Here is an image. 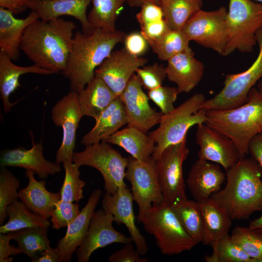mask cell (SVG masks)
<instances>
[{
	"instance_id": "1",
	"label": "cell",
	"mask_w": 262,
	"mask_h": 262,
	"mask_svg": "<svg viewBox=\"0 0 262 262\" xmlns=\"http://www.w3.org/2000/svg\"><path fill=\"white\" fill-rule=\"evenodd\" d=\"M76 26L58 18L37 20L26 29L21 50L33 64L54 73L66 68Z\"/></svg>"
},
{
	"instance_id": "2",
	"label": "cell",
	"mask_w": 262,
	"mask_h": 262,
	"mask_svg": "<svg viewBox=\"0 0 262 262\" xmlns=\"http://www.w3.org/2000/svg\"><path fill=\"white\" fill-rule=\"evenodd\" d=\"M122 31L96 28L86 34L74 33L65 69L62 72L69 80L71 91L79 93L95 77V71L112 52L124 41Z\"/></svg>"
},
{
	"instance_id": "3",
	"label": "cell",
	"mask_w": 262,
	"mask_h": 262,
	"mask_svg": "<svg viewBox=\"0 0 262 262\" xmlns=\"http://www.w3.org/2000/svg\"><path fill=\"white\" fill-rule=\"evenodd\" d=\"M262 169L252 158L244 157L226 171L224 188L211 198L232 219H247L262 211Z\"/></svg>"
},
{
	"instance_id": "4",
	"label": "cell",
	"mask_w": 262,
	"mask_h": 262,
	"mask_svg": "<svg viewBox=\"0 0 262 262\" xmlns=\"http://www.w3.org/2000/svg\"><path fill=\"white\" fill-rule=\"evenodd\" d=\"M206 111L205 124L228 137L235 145L240 157L248 153L251 139L262 131V96L253 87L247 101L228 110Z\"/></svg>"
},
{
	"instance_id": "5",
	"label": "cell",
	"mask_w": 262,
	"mask_h": 262,
	"mask_svg": "<svg viewBox=\"0 0 262 262\" xmlns=\"http://www.w3.org/2000/svg\"><path fill=\"white\" fill-rule=\"evenodd\" d=\"M205 100L203 94L196 93L171 112L163 115L159 127L148 134L156 144L151 155L155 160L166 147L187 137L192 126L205 123L206 111L200 109Z\"/></svg>"
},
{
	"instance_id": "6",
	"label": "cell",
	"mask_w": 262,
	"mask_h": 262,
	"mask_svg": "<svg viewBox=\"0 0 262 262\" xmlns=\"http://www.w3.org/2000/svg\"><path fill=\"white\" fill-rule=\"evenodd\" d=\"M227 24V41L223 55L235 50L251 52L257 44L256 33L262 29V4L252 0H229Z\"/></svg>"
},
{
	"instance_id": "7",
	"label": "cell",
	"mask_w": 262,
	"mask_h": 262,
	"mask_svg": "<svg viewBox=\"0 0 262 262\" xmlns=\"http://www.w3.org/2000/svg\"><path fill=\"white\" fill-rule=\"evenodd\" d=\"M141 222L145 229L154 236L164 255L188 251L197 244L185 230L171 206L165 202L153 205Z\"/></svg>"
},
{
	"instance_id": "8",
	"label": "cell",
	"mask_w": 262,
	"mask_h": 262,
	"mask_svg": "<svg viewBox=\"0 0 262 262\" xmlns=\"http://www.w3.org/2000/svg\"><path fill=\"white\" fill-rule=\"evenodd\" d=\"M259 52L251 66L243 72L225 76L224 86L213 98L206 99L200 109L228 110L245 103L250 90L262 77V29L256 33Z\"/></svg>"
},
{
	"instance_id": "9",
	"label": "cell",
	"mask_w": 262,
	"mask_h": 262,
	"mask_svg": "<svg viewBox=\"0 0 262 262\" xmlns=\"http://www.w3.org/2000/svg\"><path fill=\"white\" fill-rule=\"evenodd\" d=\"M72 160L79 167L87 165L98 170L104 180V189L109 193L127 187L124 179L128 158L104 141L85 146L82 151L74 152Z\"/></svg>"
},
{
	"instance_id": "10",
	"label": "cell",
	"mask_w": 262,
	"mask_h": 262,
	"mask_svg": "<svg viewBox=\"0 0 262 262\" xmlns=\"http://www.w3.org/2000/svg\"><path fill=\"white\" fill-rule=\"evenodd\" d=\"M126 179L131 184L134 200L138 207V219L141 222L153 205L164 202L159 183L156 160L152 156L146 162L129 157Z\"/></svg>"
},
{
	"instance_id": "11",
	"label": "cell",
	"mask_w": 262,
	"mask_h": 262,
	"mask_svg": "<svg viewBox=\"0 0 262 262\" xmlns=\"http://www.w3.org/2000/svg\"><path fill=\"white\" fill-rule=\"evenodd\" d=\"M227 12L224 6L211 11L200 9L186 22L182 30L190 41L223 55L227 41Z\"/></svg>"
},
{
	"instance_id": "12",
	"label": "cell",
	"mask_w": 262,
	"mask_h": 262,
	"mask_svg": "<svg viewBox=\"0 0 262 262\" xmlns=\"http://www.w3.org/2000/svg\"><path fill=\"white\" fill-rule=\"evenodd\" d=\"M189 153L185 137L180 143L166 147L156 160L164 202L170 205L187 198L182 166Z\"/></svg>"
},
{
	"instance_id": "13",
	"label": "cell",
	"mask_w": 262,
	"mask_h": 262,
	"mask_svg": "<svg viewBox=\"0 0 262 262\" xmlns=\"http://www.w3.org/2000/svg\"><path fill=\"white\" fill-rule=\"evenodd\" d=\"M78 95V93L70 90L51 109V117L54 124L63 129L62 143L55 156V162L59 164L66 160L73 161L77 130L83 116Z\"/></svg>"
},
{
	"instance_id": "14",
	"label": "cell",
	"mask_w": 262,
	"mask_h": 262,
	"mask_svg": "<svg viewBox=\"0 0 262 262\" xmlns=\"http://www.w3.org/2000/svg\"><path fill=\"white\" fill-rule=\"evenodd\" d=\"M128 119V126L144 133L159 124L163 114L153 109L149 98L143 90L141 82L134 73L120 95Z\"/></svg>"
},
{
	"instance_id": "15",
	"label": "cell",
	"mask_w": 262,
	"mask_h": 262,
	"mask_svg": "<svg viewBox=\"0 0 262 262\" xmlns=\"http://www.w3.org/2000/svg\"><path fill=\"white\" fill-rule=\"evenodd\" d=\"M147 62V58L131 54L124 48L112 51L96 68L95 75L120 96L136 69L145 66Z\"/></svg>"
},
{
	"instance_id": "16",
	"label": "cell",
	"mask_w": 262,
	"mask_h": 262,
	"mask_svg": "<svg viewBox=\"0 0 262 262\" xmlns=\"http://www.w3.org/2000/svg\"><path fill=\"white\" fill-rule=\"evenodd\" d=\"M113 215L103 209L94 211L86 237L76 251L78 262H88L95 250L111 244L125 245L133 242L131 237L116 230L113 227Z\"/></svg>"
},
{
	"instance_id": "17",
	"label": "cell",
	"mask_w": 262,
	"mask_h": 262,
	"mask_svg": "<svg viewBox=\"0 0 262 262\" xmlns=\"http://www.w3.org/2000/svg\"><path fill=\"white\" fill-rule=\"evenodd\" d=\"M196 141L200 148L198 159L219 164L226 171L241 159L228 137L205 123L197 125Z\"/></svg>"
},
{
	"instance_id": "18",
	"label": "cell",
	"mask_w": 262,
	"mask_h": 262,
	"mask_svg": "<svg viewBox=\"0 0 262 262\" xmlns=\"http://www.w3.org/2000/svg\"><path fill=\"white\" fill-rule=\"evenodd\" d=\"M133 200L132 193L127 187H122L113 194L106 192L103 196L101 205L105 212L113 215L115 222L126 227L137 251L140 255H144L147 253L148 246L145 237L135 224Z\"/></svg>"
},
{
	"instance_id": "19",
	"label": "cell",
	"mask_w": 262,
	"mask_h": 262,
	"mask_svg": "<svg viewBox=\"0 0 262 262\" xmlns=\"http://www.w3.org/2000/svg\"><path fill=\"white\" fill-rule=\"evenodd\" d=\"M32 147L26 149L19 147L13 149L6 148L0 151V166L21 167L26 171H31L41 179L49 175H54L62 171V167L55 162L47 160L43 155L41 141L35 144L31 134Z\"/></svg>"
},
{
	"instance_id": "20",
	"label": "cell",
	"mask_w": 262,
	"mask_h": 262,
	"mask_svg": "<svg viewBox=\"0 0 262 262\" xmlns=\"http://www.w3.org/2000/svg\"><path fill=\"white\" fill-rule=\"evenodd\" d=\"M102 195L100 189L90 194L85 206L68 227L64 237L57 244L62 262H70L73 253L82 244L87 234L91 219Z\"/></svg>"
},
{
	"instance_id": "21",
	"label": "cell",
	"mask_w": 262,
	"mask_h": 262,
	"mask_svg": "<svg viewBox=\"0 0 262 262\" xmlns=\"http://www.w3.org/2000/svg\"><path fill=\"white\" fill-rule=\"evenodd\" d=\"M91 0H29L28 8L35 11L39 19L47 21L69 16L78 20L82 33L89 34L95 28L89 21L86 14Z\"/></svg>"
},
{
	"instance_id": "22",
	"label": "cell",
	"mask_w": 262,
	"mask_h": 262,
	"mask_svg": "<svg viewBox=\"0 0 262 262\" xmlns=\"http://www.w3.org/2000/svg\"><path fill=\"white\" fill-rule=\"evenodd\" d=\"M167 61L166 77L176 84L179 93L190 92L201 81L204 66L195 57L192 50L180 53Z\"/></svg>"
},
{
	"instance_id": "23",
	"label": "cell",
	"mask_w": 262,
	"mask_h": 262,
	"mask_svg": "<svg viewBox=\"0 0 262 262\" xmlns=\"http://www.w3.org/2000/svg\"><path fill=\"white\" fill-rule=\"evenodd\" d=\"M226 180V174L218 164L198 159L189 171L186 183L195 199L200 201L220 191Z\"/></svg>"
},
{
	"instance_id": "24",
	"label": "cell",
	"mask_w": 262,
	"mask_h": 262,
	"mask_svg": "<svg viewBox=\"0 0 262 262\" xmlns=\"http://www.w3.org/2000/svg\"><path fill=\"white\" fill-rule=\"evenodd\" d=\"M10 10L0 7V50L12 61H17L23 35L27 27L39 19L38 13L32 10L25 18H16Z\"/></svg>"
},
{
	"instance_id": "25",
	"label": "cell",
	"mask_w": 262,
	"mask_h": 262,
	"mask_svg": "<svg viewBox=\"0 0 262 262\" xmlns=\"http://www.w3.org/2000/svg\"><path fill=\"white\" fill-rule=\"evenodd\" d=\"M9 56L0 50V96L5 113L11 111L16 103L10 102L11 95L21 86L20 77L27 73L49 75L54 74L51 70L39 67L34 64L28 66L16 65Z\"/></svg>"
},
{
	"instance_id": "26",
	"label": "cell",
	"mask_w": 262,
	"mask_h": 262,
	"mask_svg": "<svg viewBox=\"0 0 262 262\" xmlns=\"http://www.w3.org/2000/svg\"><path fill=\"white\" fill-rule=\"evenodd\" d=\"M34 174L31 171H26L28 183L18 191L19 196L31 211L48 220L56 203L61 199L60 192L49 191L46 187V181L43 180H37Z\"/></svg>"
},
{
	"instance_id": "27",
	"label": "cell",
	"mask_w": 262,
	"mask_h": 262,
	"mask_svg": "<svg viewBox=\"0 0 262 262\" xmlns=\"http://www.w3.org/2000/svg\"><path fill=\"white\" fill-rule=\"evenodd\" d=\"M94 127L82 139L85 146L104 140L121 127L128 124L124 107L120 96L117 97L96 120Z\"/></svg>"
},
{
	"instance_id": "28",
	"label": "cell",
	"mask_w": 262,
	"mask_h": 262,
	"mask_svg": "<svg viewBox=\"0 0 262 262\" xmlns=\"http://www.w3.org/2000/svg\"><path fill=\"white\" fill-rule=\"evenodd\" d=\"M80 107L83 116L95 120L118 97L99 77L95 76L78 93Z\"/></svg>"
},
{
	"instance_id": "29",
	"label": "cell",
	"mask_w": 262,
	"mask_h": 262,
	"mask_svg": "<svg viewBox=\"0 0 262 262\" xmlns=\"http://www.w3.org/2000/svg\"><path fill=\"white\" fill-rule=\"evenodd\" d=\"M196 201L203 220L202 242L205 245H211L228 234L232 219L227 212L211 197Z\"/></svg>"
},
{
	"instance_id": "30",
	"label": "cell",
	"mask_w": 262,
	"mask_h": 262,
	"mask_svg": "<svg viewBox=\"0 0 262 262\" xmlns=\"http://www.w3.org/2000/svg\"><path fill=\"white\" fill-rule=\"evenodd\" d=\"M103 141L123 148L133 158L141 162L149 159L156 145L146 133L128 126L117 131Z\"/></svg>"
},
{
	"instance_id": "31",
	"label": "cell",
	"mask_w": 262,
	"mask_h": 262,
	"mask_svg": "<svg viewBox=\"0 0 262 262\" xmlns=\"http://www.w3.org/2000/svg\"><path fill=\"white\" fill-rule=\"evenodd\" d=\"M8 222L0 227V233L27 228L48 229L51 222L31 211L22 201L17 200L7 207Z\"/></svg>"
},
{
	"instance_id": "32",
	"label": "cell",
	"mask_w": 262,
	"mask_h": 262,
	"mask_svg": "<svg viewBox=\"0 0 262 262\" xmlns=\"http://www.w3.org/2000/svg\"><path fill=\"white\" fill-rule=\"evenodd\" d=\"M170 206L188 235L197 244L202 242L203 220L197 201L187 198L178 200Z\"/></svg>"
},
{
	"instance_id": "33",
	"label": "cell",
	"mask_w": 262,
	"mask_h": 262,
	"mask_svg": "<svg viewBox=\"0 0 262 262\" xmlns=\"http://www.w3.org/2000/svg\"><path fill=\"white\" fill-rule=\"evenodd\" d=\"M48 229L41 227L27 228L8 232L12 239L18 244L17 247L31 260L50 247Z\"/></svg>"
},
{
	"instance_id": "34",
	"label": "cell",
	"mask_w": 262,
	"mask_h": 262,
	"mask_svg": "<svg viewBox=\"0 0 262 262\" xmlns=\"http://www.w3.org/2000/svg\"><path fill=\"white\" fill-rule=\"evenodd\" d=\"M164 19L171 29L182 30L186 22L202 6L196 0H159Z\"/></svg>"
},
{
	"instance_id": "35",
	"label": "cell",
	"mask_w": 262,
	"mask_h": 262,
	"mask_svg": "<svg viewBox=\"0 0 262 262\" xmlns=\"http://www.w3.org/2000/svg\"><path fill=\"white\" fill-rule=\"evenodd\" d=\"M189 42L182 30L171 29L159 38L148 42L153 52L162 61H167L180 53L191 50Z\"/></svg>"
},
{
	"instance_id": "36",
	"label": "cell",
	"mask_w": 262,
	"mask_h": 262,
	"mask_svg": "<svg viewBox=\"0 0 262 262\" xmlns=\"http://www.w3.org/2000/svg\"><path fill=\"white\" fill-rule=\"evenodd\" d=\"M127 0H91L93 7L88 15L95 28L115 31V22Z\"/></svg>"
},
{
	"instance_id": "37",
	"label": "cell",
	"mask_w": 262,
	"mask_h": 262,
	"mask_svg": "<svg viewBox=\"0 0 262 262\" xmlns=\"http://www.w3.org/2000/svg\"><path fill=\"white\" fill-rule=\"evenodd\" d=\"M211 246L213 252L204 256L206 262H255L229 234Z\"/></svg>"
},
{
	"instance_id": "38",
	"label": "cell",
	"mask_w": 262,
	"mask_h": 262,
	"mask_svg": "<svg viewBox=\"0 0 262 262\" xmlns=\"http://www.w3.org/2000/svg\"><path fill=\"white\" fill-rule=\"evenodd\" d=\"M232 239L255 262H262V229L236 227Z\"/></svg>"
},
{
	"instance_id": "39",
	"label": "cell",
	"mask_w": 262,
	"mask_h": 262,
	"mask_svg": "<svg viewBox=\"0 0 262 262\" xmlns=\"http://www.w3.org/2000/svg\"><path fill=\"white\" fill-rule=\"evenodd\" d=\"M65 178L60 191L61 199L68 202H78L83 197V188L85 182L80 178L78 167L73 161L66 160L63 163Z\"/></svg>"
},
{
	"instance_id": "40",
	"label": "cell",
	"mask_w": 262,
	"mask_h": 262,
	"mask_svg": "<svg viewBox=\"0 0 262 262\" xmlns=\"http://www.w3.org/2000/svg\"><path fill=\"white\" fill-rule=\"evenodd\" d=\"M20 182L6 167L0 169V224L7 217V207L19 198L17 189Z\"/></svg>"
},
{
	"instance_id": "41",
	"label": "cell",
	"mask_w": 262,
	"mask_h": 262,
	"mask_svg": "<svg viewBox=\"0 0 262 262\" xmlns=\"http://www.w3.org/2000/svg\"><path fill=\"white\" fill-rule=\"evenodd\" d=\"M80 211L78 204L60 200L50 213L52 228L58 230L68 227L78 216Z\"/></svg>"
},
{
	"instance_id": "42",
	"label": "cell",
	"mask_w": 262,
	"mask_h": 262,
	"mask_svg": "<svg viewBox=\"0 0 262 262\" xmlns=\"http://www.w3.org/2000/svg\"><path fill=\"white\" fill-rule=\"evenodd\" d=\"M135 72L143 88L148 91L162 85L166 77L165 67L158 63L139 67Z\"/></svg>"
},
{
	"instance_id": "43",
	"label": "cell",
	"mask_w": 262,
	"mask_h": 262,
	"mask_svg": "<svg viewBox=\"0 0 262 262\" xmlns=\"http://www.w3.org/2000/svg\"><path fill=\"white\" fill-rule=\"evenodd\" d=\"M179 94L177 87L161 85L149 90L147 96L160 108L163 115H165L175 108L174 103Z\"/></svg>"
},
{
	"instance_id": "44",
	"label": "cell",
	"mask_w": 262,
	"mask_h": 262,
	"mask_svg": "<svg viewBox=\"0 0 262 262\" xmlns=\"http://www.w3.org/2000/svg\"><path fill=\"white\" fill-rule=\"evenodd\" d=\"M140 7V12L136 15V18L140 27L164 18L162 8L156 4L149 2H145Z\"/></svg>"
},
{
	"instance_id": "45",
	"label": "cell",
	"mask_w": 262,
	"mask_h": 262,
	"mask_svg": "<svg viewBox=\"0 0 262 262\" xmlns=\"http://www.w3.org/2000/svg\"><path fill=\"white\" fill-rule=\"evenodd\" d=\"M123 42L127 50L138 57L145 53L149 45L141 33L136 32L126 35Z\"/></svg>"
},
{
	"instance_id": "46",
	"label": "cell",
	"mask_w": 262,
	"mask_h": 262,
	"mask_svg": "<svg viewBox=\"0 0 262 262\" xmlns=\"http://www.w3.org/2000/svg\"><path fill=\"white\" fill-rule=\"evenodd\" d=\"M136 249L135 250L131 243L114 252L108 258L109 262H147V259L140 257Z\"/></svg>"
},
{
	"instance_id": "47",
	"label": "cell",
	"mask_w": 262,
	"mask_h": 262,
	"mask_svg": "<svg viewBox=\"0 0 262 262\" xmlns=\"http://www.w3.org/2000/svg\"><path fill=\"white\" fill-rule=\"evenodd\" d=\"M140 27V33L147 42L159 38L170 29L164 18Z\"/></svg>"
},
{
	"instance_id": "48",
	"label": "cell",
	"mask_w": 262,
	"mask_h": 262,
	"mask_svg": "<svg viewBox=\"0 0 262 262\" xmlns=\"http://www.w3.org/2000/svg\"><path fill=\"white\" fill-rule=\"evenodd\" d=\"M10 235L7 233H0V262L11 255L16 256L21 253L20 250L15 246H11L10 241L11 240Z\"/></svg>"
},
{
	"instance_id": "49",
	"label": "cell",
	"mask_w": 262,
	"mask_h": 262,
	"mask_svg": "<svg viewBox=\"0 0 262 262\" xmlns=\"http://www.w3.org/2000/svg\"><path fill=\"white\" fill-rule=\"evenodd\" d=\"M248 153L262 169V131L255 136L248 146Z\"/></svg>"
},
{
	"instance_id": "50",
	"label": "cell",
	"mask_w": 262,
	"mask_h": 262,
	"mask_svg": "<svg viewBox=\"0 0 262 262\" xmlns=\"http://www.w3.org/2000/svg\"><path fill=\"white\" fill-rule=\"evenodd\" d=\"M29 0H0V7L11 11L14 14L22 13L28 8Z\"/></svg>"
},
{
	"instance_id": "51",
	"label": "cell",
	"mask_w": 262,
	"mask_h": 262,
	"mask_svg": "<svg viewBox=\"0 0 262 262\" xmlns=\"http://www.w3.org/2000/svg\"><path fill=\"white\" fill-rule=\"evenodd\" d=\"M33 262H62L59 249L50 247L42 252Z\"/></svg>"
},
{
	"instance_id": "52",
	"label": "cell",
	"mask_w": 262,
	"mask_h": 262,
	"mask_svg": "<svg viewBox=\"0 0 262 262\" xmlns=\"http://www.w3.org/2000/svg\"><path fill=\"white\" fill-rule=\"evenodd\" d=\"M126 2L131 7H141L145 2H152L159 5V0H127Z\"/></svg>"
},
{
	"instance_id": "53",
	"label": "cell",
	"mask_w": 262,
	"mask_h": 262,
	"mask_svg": "<svg viewBox=\"0 0 262 262\" xmlns=\"http://www.w3.org/2000/svg\"><path fill=\"white\" fill-rule=\"evenodd\" d=\"M248 227L250 228L262 229V215L259 218L251 221L249 224Z\"/></svg>"
},
{
	"instance_id": "54",
	"label": "cell",
	"mask_w": 262,
	"mask_h": 262,
	"mask_svg": "<svg viewBox=\"0 0 262 262\" xmlns=\"http://www.w3.org/2000/svg\"><path fill=\"white\" fill-rule=\"evenodd\" d=\"M257 84V89L258 93L261 96H262V77L258 81Z\"/></svg>"
},
{
	"instance_id": "55",
	"label": "cell",
	"mask_w": 262,
	"mask_h": 262,
	"mask_svg": "<svg viewBox=\"0 0 262 262\" xmlns=\"http://www.w3.org/2000/svg\"><path fill=\"white\" fill-rule=\"evenodd\" d=\"M255 1L262 4V0H254Z\"/></svg>"
},
{
	"instance_id": "56",
	"label": "cell",
	"mask_w": 262,
	"mask_h": 262,
	"mask_svg": "<svg viewBox=\"0 0 262 262\" xmlns=\"http://www.w3.org/2000/svg\"><path fill=\"white\" fill-rule=\"evenodd\" d=\"M196 0L200 3H202V0Z\"/></svg>"
}]
</instances>
